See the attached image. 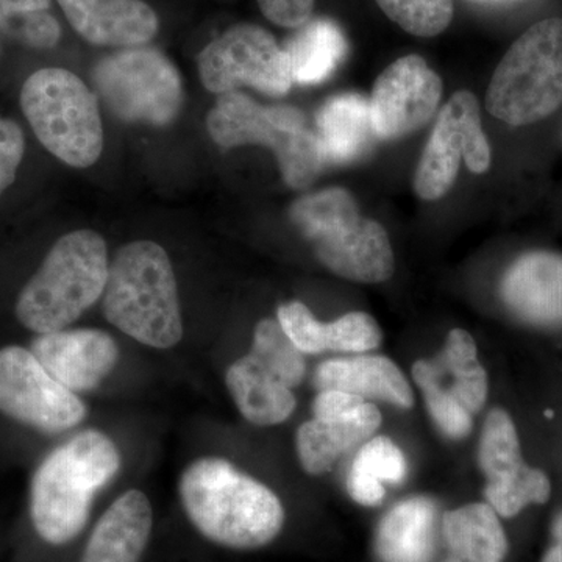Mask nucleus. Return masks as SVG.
<instances>
[{"label":"nucleus","instance_id":"c9c22d12","mask_svg":"<svg viewBox=\"0 0 562 562\" xmlns=\"http://www.w3.org/2000/svg\"><path fill=\"white\" fill-rule=\"evenodd\" d=\"M542 562H562V542H557L553 547H550Z\"/></svg>","mask_w":562,"mask_h":562},{"label":"nucleus","instance_id":"f704fd0d","mask_svg":"<svg viewBox=\"0 0 562 562\" xmlns=\"http://www.w3.org/2000/svg\"><path fill=\"white\" fill-rule=\"evenodd\" d=\"M52 0H0V52L2 40L10 35L13 22L24 20L27 14L50 9Z\"/></svg>","mask_w":562,"mask_h":562},{"label":"nucleus","instance_id":"f3484780","mask_svg":"<svg viewBox=\"0 0 562 562\" xmlns=\"http://www.w3.org/2000/svg\"><path fill=\"white\" fill-rule=\"evenodd\" d=\"M508 308L530 324H562V257L552 251H530L514 262L502 283Z\"/></svg>","mask_w":562,"mask_h":562},{"label":"nucleus","instance_id":"7ed1b4c3","mask_svg":"<svg viewBox=\"0 0 562 562\" xmlns=\"http://www.w3.org/2000/svg\"><path fill=\"white\" fill-rule=\"evenodd\" d=\"M102 310L111 325L144 346L172 349L183 338V319L169 255L140 239L121 247L110 262Z\"/></svg>","mask_w":562,"mask_h":562},{"label":"nucleus","instance_id":"aec40b11","mask_svg":"<svg viewBox=\"0 0 562 562\" xmlns=\"http://www.w3.org/2000/svg\"><path fill=\"white\" fill-rule=\"evenodd\" d=\"M382 424V414L372 403H362L355 412L339 419L305 422L295 436V447L303 471L322 475L331 471L335 462L371 438Z\"/></svg>","mask_w":562,"mask_h":562},{"label":"nucleus","instance_id":"39448f33","mask_svg":"<svg viewBox=\"0 0 562 562\" xmlns=\"http://www.w3.org/2000/svg\"><path fill=\"white\" fill-rule=\"evenodd\" d=\"M290 220L317 260L342 279L382 283L395 269L394 251L379 222L366 220L353 195L328 188L292 203Z\"/></svg>","mask_w":562,"mask_h":562},{"label":"nucleus","instance_id":"c85d7f7f","mask_svg":"<svg viewBox=\"0 0 562 562\" xmlns=\"http://www.w3.org/2000/svg\"><path fill=\"white\" fill-rule=\"evenodd\" d=\"M383 13L403 31L431 38L453 20V0H375Z\"/></svg>","mask_w":562,"mask_h":562},{"label":"nucleus","instance_id":"72a5a7b5","mask_svg":"<svg viewBox=\"0 0 562 562\" xmlns=\"http://www.w3.org/2000/svg\"><path fill=\"white\" fill-rule=\"evenodd\" d=\"M362 403H364V398L360 395L349 394V392L321 391L313 403L314 419H339V417L355 412Z\"/></svg>","mask_w":562,"mask_h":562},{"label":"nucleus","instance_id":"9b49d317","mask_svg":"<svg viewBox=\"0 0 562 562\" xmlns=\"http://www.w3.org/2000/svg\"><path fill=\"white\" fill-rule=\"evenodd\" d=\"M462 158L473 173L490 169L491 147L483 132L479 101L471 91L454 92L439 111L414 176L416 194L424 201L443 198L457 180Z\"/></svg>","mask_w":562,"mask_h":562},{"label":"nucleus","instance_id":"6ab92c4d","mask_svg":"<svg viewBox=\"0 0 562 562\" xmlns=\"http://www.w3.org/2000/svg\"><path fill=\"white\" fill-rule=\"evenodd\" d=\"M151 506L140 491L121 495L95 525L80 562H138L151 531Z\"/></svg>","mask_w":562,"mask_h":562},{"label":"nucleus","instance_id":"2f4dec72","mask_svg":"<svg viewBox=\"0 0 562 562\" xmlns=\"http://www.w3.org/2000/svg\"><path fill=\"white\" fill-rule=\"evenodd\" d=\"M14 38L32 49H52L61 38L60 22L49 11H36L22 20Z\"/></svg>","mask_w":562,"mask_h":562},{"label":"nucleus","instance_id":"7c9ffc66","mask_svg":"<svg viewBox=\"0 0 562 562\" xmlns=\"http://www.w3.org/2000/svg\"><path fill=\"white\" fill-rule=\"evenodd\" d=\"M24 154V132L16 122L0 116V198L16 180Z\"/></svg>","mask_w":562,"mask_h":562},{"label":"nucleus","instance_id":"a211bd4d","mask_svg":"<svg viewBox=\"0 0 562 562\" xmlns=\"http://www.w3.org/2000/svg\"><path fill=\"white\" fill-rule=\"evenodd\" d=\"M281 327L303 355L324 351L362 353L376 349L383 333L372 316L349 313L330 324H324L302 302L284 303L277 312Z\"/></svg>","mask_w":562,"mask_h":562},{"label":"nucleus","instance_id":"f257e3e1","mask_svg":"<svg viewBox=\"0 0 562 562\" xmlns=\"http://www.w3.org/2000/svg\"><path fill=\"white\" fill-rule=\"evenodd\" d=\"M180 498L206 539L232 549H258L283 528L279 497L224 458L191 462L180 479Z\"/></svg>","mask_w":562,"mask_h":562},{"label":"nucleus","instance_id":"6e6552de","mask_svg":"<svg viewBox=\"0 0 562 562\" xmlns=\"http://www.w3.org/2000/svg\"><path fill=\"white\" fill-rule=\"evenodd\" d=\"M562 105V18L536 22L498 63L486 92L492 116L536 124Z\"/></svg>","mask_w":562,"mask_h":562},{"label":"nucleus","instance_id":"0eeeda50","mask_svg":"<svg viewBox=\"0 0 562 562\" xmlns=\"http://www.w3.org/2000/svg\"><path fill=\"white\" fill-rule=\"evenodd\" d=\"M21 109L40 143L72 168L101 158L103 125L98 98L68 69L44 68L22 85Z\"/></svg>","mask_w":562,"mask_h":562},{"label":"nucleus","instance_id":"2eb2a0df","mask_svg":"<svg viewBox=\"0 0 562 562\" xmlns=\"http://www.w3.org/2000/svg\"><path fill=\"white\" fill-rule=\"evenodd\" d=\"M32 353L69 391H94L120 360V347L106 331L95 328L58 330L36 336Z\"/></svg>","mask_w":562,"mask_h":562},{"label":"nucleus","instance_id":"5701e85b","mask_svg":"<svg viewBox=\"0 0 562 562\" xmlns=\"http://www.w3.org/2000/svg\"><path fill=\"white\" fill-rule=\"evenodd\" d=\"M225 383L244 419L258 427L290 419L297 405L291 387L251 355L233 362L225 373Z\"/></svg>","mask_w":562,"mask_h":562},{"label":"nucleus","instance_id":"9d476101","mask_svg":"<svg viewBox=\"0 0 562 562\" xmlns=\"http://www.w3.org/2000/svg\"><path fill=\"white\" fill-rule=\"evenodd\" d=\"M198 63L203 87L214 94L250 87L280 98L294 83L286 52L260 25H233L211 41L199 54Z\"/></svg>","mask_w":562,"mask_h":562},{"label":"nucleus","instance_id":"cd10ccee","mask_svg":"<svg viewBox=\"0 0 562 562\" xmlns=\"http://www.w3.org/2000/svg\"><path fill=\"white\" fill-rule=\"evenodd\" d=\"M249 355L291 390L299 386L305 376V358L284 333L279 321L258 322Z\"/></svg>","mask_w":562,"mask_h":562},{"label":"nucleus","instance_id":"f8f14e48","mask_svg":"<svg viewBox=\"0 0 562 562\" xmlns=\"http://www.w3.org/2000/svg\"><path fill=\"white\" fill-rule=\"evenodd\" d=\"M0 413L35 430L57 435L77 427L87 406L63 386L32 350L0 349Z\"/></svg>","mask_w":562,"mask_h":562},{"label":"nucleus","instance_id":"4be33fe9","mask_svg":"<svg viewBox=\"0 0 562 562\" xmlns=\"http://www.w3.org/2000/svg\"><path fill=\"white\" fill-rule=\"evenodd\" d=\"M316 135L325 162L344 165L364 157L379 139L373 127L371 101L360 94L328 99L317 113Z\"/></svg>","mask_w":562,"mask_h":562},{"label":"nucleus","instance_id":"20e7f679","mask_svg":"<svg viewBox=\"0 0 562 562\" xmlns=\"http://www.w3.org/2000/svg\"><path fill=\"white\" fill-rule=\"evenodd\" d=\"M109 269V249L99 233L61 236L18 295V321L36 335L65 330L102 297Z\"/></svg>","mask_w":562,"mask_h":562},{"label":"nucleus","instance_id":"a878e982","mask_svg":"<svg viewBox=\"0 0 562 562\" xmlns=\"http://www.w3.org/2000/svg\"><path fill=\"white\" fill-rule=\"evenodd\" d=\"M283 49L290 60L292 81L317 85L338 69L347 54V41L336 22L319 18L299 27Z\"/></svg>","mask_w":562,"mask_h":562},{"label":"nucleus","instance_id":"b1692460","mask_svg":"<svg viewBox=\"0 0 562 562\" xmlns=\"http://www.w3.org/2000/svg\"><path fill=\"white\" fill-rule=\"evenodd\" d=\"M435 361L452 379V384L436 382L425 368L424 361H417L413 366V379L417 386L431 384L460 403L469 414L479 413L487 398V373L480 364L479 351L471 333L461 328L450 331L442 353Z\"/></svg>","mask_w":562,"mask_h":562},{"label":"nucleus","instance_id":"e433bc0d","mask_svg":"<svg viewBox=\"0 0 562 562\" xmlns=\"http://www.w3.org/2000/svg\"><path fill=\"white\" fill-rule=\"evenodd\" d=\"M553 535L557 538V542H562V514L554 520Z\"/></svg>","mask_w":562,"mask_h":562},{"label":"nucleus","instance_id":"4c0bfd02","mask_svg":"<svg viewBox=\"0 0 562 562\" xmlns=\"http://www.w3.org/2000/svg\"><path fill=\"white\" fill-rule=\"evenodd\" d=\"M446 562H491L483 560H475V558L461 557V554H452Z\"/></svg>","mask_w":562,"mask_h":562},{"label":"nucleus","instance_id":"423d86ee","mask_svg":"<svg viewBox=\"0 0 562 562\" xmlns=\"http://www.w3.org/2000/svg\"><path fill=\"white\" fill-rule=\"evenodd\" d=\"M211 139L222 149L260 144L279 161L284 183L294 190L310 187L325 165L319 138L301 110L261 105L239 91L222 94L206 117Z\"/></svg>","mask_w":562,"mask_h":562},{"label":"nucleus","instance_id":"bb28decb","mask_svg":"<svg viewBox=\"0 0 562 562\" xmlns=\"http://www.w3.org/2000/svg\"><path fill=\"white\" fill-rule=\"evenodd\" d=\"M442 535L452 554L502 562L508 552V539L497 513L484 503H472L447 513Z\"/></svg>","mask_w":562,"mask_h":562},{"label":"nucleus","instance_id":"412c9836","mask_svg":"<svg viewBox=\"0 0 562 562\" xmlns=\"http://www.w3.org/2000/svg\"><path fill=\"white\" fill-rule=\"evenodd\" d=\"M314 383L319 391H344L360 397L380 398L402 408H412L414 394L408 380L386 357L339 358L322 362Z\"/></svg>","mask_w":562,"mask_h":562},{"label":"nucleus","instance_id":"473e14b6","mask_svg":"<svg viewBox=\"0 0 562 562\" xmlns=\"http://www.w3.org/2000/svg\"><path fill=\"white\" fill-rule=\"evenodd\" d=\"M258 5L273 24L299 29L312 20L314 0H258Z\"/></svg>","mask_w":562,"mask_h":562},{"label":"nucleus","instance_id":"c756f323","mask_svg":"<svg viewBox=\"0 0 562 562\" xmlns=\"http://www.w3.org/2000/svg\"><path fill=\"white\" fill-rule=\"evenodd\" d=\"M349 475L372 483L398 484L406 475L405 457L390 438L379 436L361 447Z\"/></svg>","mask_w":562,"mask_h":562},{"label":"nucleus","instance_id":"ddd939ff","mask_svg":"<svg viewBox=\"0 0 562 562\" xmlns=\"http://www.w3.org/2000/svg\"><path fill=\"white\" fill-rule=\"evenodd\" d=\"M479 462L487 480L484 495L502 517L517 516L528 505H542L552 494L549 476L525 464L516 425L503 409H492L484 420Z\"/></svg>","mask_w":562,"mask_h":562},{"label":"nucleus","instance_id":"393cba45","mask_svg":"<svg viewBox=\"0 0 562 562\" xmlns=\"http://www.w3.org/2000/svg\"><path fill=\"white\" fill-rule=\"evenodd\" d=\"M436 506L424 497L398 503L384 516L375 547L383 562H427L435 547Z\"/></svg>","mask_w":562,"mask_h":562},{"label":"nucleus","instance_id":"4468645a","mask_svg":"<svg viewBox=\"0 0 562 562\" xmlns=\"http://www.w3.org/2000/svg\"><path fill=\"white\" fill-rule=\"evenodd\" d=\"M442 80L419 55L387 66L373 87L371 109L379 139H398L420 131L438 111Z\"/></svg>","mask_w":562,"mask_h":562},{"label":"nucleus","instance_id":"dca6fc26","mask_svg":"<svg viewBox=\"0 0 562 562\" xmlns=\"http://www.w3.org/2000/svg\"><path fill=\"white\" fill-rule=\"evenodd\" d=\"M74 31L94 46L138 47L155 38L157 13L144 0H58Z\"/></svg>","mask_w":562,"mask_h":562},{"label":"nucleus","instance_id":"1a4fd4ad","mask_svg":"<svg viewBox=\"0 0 562 562\" xmlns=\"http://www.w3.org/2000/svg\"><path fill=\"white\" fill-rule=\"evenodd\" d=\"M92 85L114 116L165 127L183 106V81L173 63L151 47H127L95 63Z\"/></svg>","mask_w":562,"mask_h":562},{"label":"nucleus","instance_id":"f03ea898","mask_svg":"<svg viewBox=\"0 0 562 562\" xmlns=\"http://www.w3.org/2000/svg\"><path fill=\"white\" fill-rule=\"evenodd\" d=\"M121 453L105 432L81 431L47 454L32 479L31 514L44 541H72L90 517L92 501L116 476Z\"/></svg>","mask_w":562,"mask_h":562}]
</instances>
